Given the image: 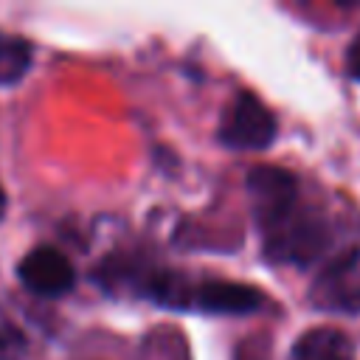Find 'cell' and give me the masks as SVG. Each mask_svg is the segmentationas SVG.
<instances>
[{
	"label": "cell",
	"instance_id": "6da1fadb",
	"mask_svg": "<svg viewBox=\"0 0 360 360\" xmlns=\"http://www.w3.org/2000/svg\"><path fill=\"white\" fill-rule=\"evenodd\" d=\"M259 231H262L264 256L276 264H295V267L312 264L329 248L332 239L326 217L318 208L301 202H295L287 214L262 225Z\"/></svg>",
	"mask_w": 360,
	"mask_h": 360
},
{
	"label": "cell",
	"instance_id": "5b68a950",
	"mask_svg": "<svg viewBox=\"0 0 360 360\" xmlns=\"http://www.w3.org/2000/svg\"><path fill=\"white\" fill-rule=\"evenodd\" d=\"M17 276L28 292L42 295V298H59L70 292L76 284V270L70 259L62 250L48 248V245L25 253L22 262L17 264Z\"/></svg>",
	"mask_w": 360,
	"mask_h": 360
},
{
	"label": "cell",
	"instance_id": "ba28073f",
	"mask_svg": "<svg viewBox=\"0 0 360 360\" xmlns=\"http://www.w3.org/2000/svg\"><path fill=\"white\" fill-rule=\"evenodd\" d=\"M31 42L14 34H0V84L20 82L31 68Z\"/></svg>",
	"mask_w": 360,
	"mask_h": 360
},
{
	"label": "cell",
	"instance_id": "30bf717a",
	"mask_svg": "<svg viewBox=\"0 0 360 360\" xmlns=\"http://www.w3.org/2000/svg\"><path fill=\"white\" fill-rule=\"evenodd\" d=\"M346 73H349L354 82H360V34L352 39V45H349V51H346Z\"/></svg>",
	"mask_w": 360,
	"mask_h": 360
},
{
	"label": "cell",
	"instance_id": "277c9868",
	"mask_svg": "<svg viewBox=\"0 0 360 360\" xmlns=\"http://www.w3.org/2000/svg\"><path fill=\"white\" fill-rule=\"evenodd\" d=\"M248 194L253 217L262 225L278 219L298 202V183L281 166H253L248 172Z\"/></svg>",
	"mask_w": 360,
	"mask_h": 360
},
{
	"label": "cell",
	"instance_id": "52a82bcc",
	"mask_svg": "<svg viewBox=\"0 0 360 360\" xmlns=\"http://www.w3.org/2000/svg\"><path fill=\"white\" fill-rule=\"evenodd\" d=\"M290 357L292 360H354V343L340 329L315 326L298 335Z\"/></svg>",
	"mask_w": 360,
	"mask_h": 360
},
{
	"label": "cell",
	"instance_id": "8fae6325",
	"mask_svg": "<svg viewBox=\"0 0 360 360\" xmlns=\"http://www.w3.org/2000/svg\"><path fill=\"white\" fill-rule=\"evenodd\" d=\"M6 217V191L0 188V219Z\"/></svg>",
	"mask_w": 360,
	"mask_h": 360
},
{
	"label": "cell",
	"instance_id": "7a4b0ae2",
	"mask_svg": "<svg viewBox=\"0 0 360 360\" xmlns=\"http://www.w3.org/2000/svg\"><path fill=\"white\" fill-rule=\"evenodd\" d=\"M309 304L321 312L360 315V248L329 259L309 284Z\"/></svg>",
	"mask_w": 360,
	"mask_h": 360
},
{
	"label": "cell",
	"instance_id": "8992f818",
	"mask_svg": "<svg viewBox=\"0 0 360 360\" xmlns=\"http://www.w3.org/2000/svg\"><path fill=\"white\" fill-rule=\"evenodd\" d=\"M191 307L211 315H245L262 307V290L242 281H200L191 290Z\"/></svg>",
	"mask_w": 360,
	"mask_h": 360
},
{
	"label": "cell",
	"instance_id": "3957f363",
	"mask_svg": "<svg viewBox=\"0 0 360 360\" xmlns=\"http://www.w3.org/2000/svg\"><path fill=\"white\" fill-rule=\"evenodd\" d=\"M217 138L228 149H264L276 138V118L253 93H236L219 115Z\"/></svg>",
	"mask_w": 360,
	"mask_h": 360
},
{
	"label": "cell",
	"instance_id": "9c48e42d",
	"mask_svg": "<svg viewBox=\"0 0 360 360\" xmlns=\"http://www.w3.org/2000/svg\"><path fill=\"white\" fill-rule=\"evenodd\" d=\"M0 360H28V340L11 323H0Z\"/></svg>",
	"mask_w": 360,
	"mask_h": 360
}]
</instances>
